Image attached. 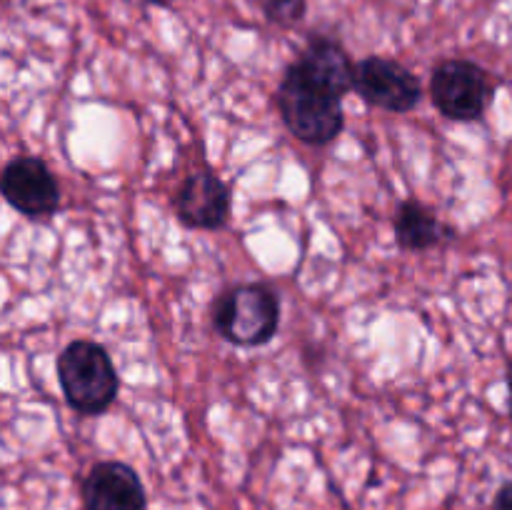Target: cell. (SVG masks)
<instances>
[{
	"label": "cell",
	"mask_w": 512,
	"mask_h": 510,
	"mask_svg": "<svg viewBox=\"0 0 512 510\" xmlns=\"http://www.w3.org/2000/svg\"><path fill=\"white\" fill-rule=\"evenodd\" d=\"M278 105L290 133L305 143H330L345 125L343 98L310 78L298 63L290 65L280 83Z\"/></svg>",
	"instance_id": "1"
},
{
	"label": "cell",
	"mask_w": 512,
	"mask_h": 510,
	"mask_svg": "<svg viewBox=\"0 0 512 510\" xmlns=\"http://www.w3.org/2000/svg\"><path fill=\"white\" fill-rule=\"evenodd\" d=\"M58 380L65 400L85 415L108 410L120 388L113 360L93 340H73L58 355Z\"/></svg>",
	"instance_id": "2"
},
{
	"label": "cell",
	"mask_w": 512,
	"mask_h": 510,
	"mask_svg": "<svg viewBox=\"0 0 512 510\" xmlns=\"http://www.w3.org/2000/svg\"><path fill=\"white\" fill-rule=\"evenodd\" d=\"M215 328L235 345H263L278 330L280 305L265 285H238L215 305Z\"/></svg>",
	"instance_id": "3"
},
{
	"label": "cell",
	"mask_w": 512,
	"mask_h": 510,
	"mask_svg": "<svg viewBox=\"0 0 512 510\" xmlns=\"http://www.w3.org/2000/svg\"><path fill=\"white\" fill-rule=\"evenodd\" d=\"M433 103L450 120H478L493 98V83L480 65L470 60H445L435 68Z\"/></svg>",
	"instance_id": "4"
},
{
	"label": "cell",
	"mask_w": 512,
	"mask_h": 510,
	"mask_svg": "<svg viewBox=\"0 0 512 510\" xmlns=\"http://www.w3.org/2000/svg\"><path fill=\"white\" fill-rule=\"evenodd\" d=\"M0 195L25 218H48L58 210L60 190L48 165L38 158L10 160L0 173Z\"/></svg>",
	"instance_id": "5"
},
{
	"label": "cell",
	"mask_w": 512,
	"mask_h": 510,
	"mask_svg": "<svg viewBox=\"0 0 512 510\" xmlns=\"http://www.w3.org/2000/svg\"><path fill=\"white\" fill-rule=\"evenodd\" d=\"M353 88L365 103L390 113H408L420 100V83L405 65L388 58H365L355 65Z\"/></svg>",
	"instance_id": "6"
},
{
	"label": "cell",
	"mask_w": 512,
	"mask_h": 510,
	"mask_svg": "<svg viewBox=\"0 0 512 510\" xmlns=\"http://www.w3.org/2000/svg\"><path fill=\"white\" fill-rule=\"evenodd\" d=\"M88 510H145V490L130 465L98 463L83 483Z\"/></svg>",
	"instance_id": "7"
},
{
	"label": "cell",
	"mask_w": 512,
	"mask_h": 510,
	"mask_svg": "<svg viewBox=\"0 0 512 510\" xmlns=\"http://www.w3.org/2000/svg\"><path fill=\"white\" fill-rule=\"evenodd\" d=\"M178 218L190 228L215 230L228 220L230 190L218 175L195 173L178 190L175 198Z\"/></svg>",
	"instance_id": "8"
},
{
	"label": "cell",
	"mask_w": 512,
	"mask_h": 510,
	"mask_svg": "<svg viewBox=\"0 0 512 510\" xmlns=\"http://www.w3.org/2000/svg\"><path fill=\"white\" fill-rule=\"evenodd\" d=\"M295 63H298L310 78L323 83L325 88H330L335 95H340V98H343L348 90H353L355 65L350 63L345 50L340 48L335 40L313 38L305 45V50L298 55Z\"/></svg>",
	"instance_id": "9"
},
{
	"label": "cell",
	"mask_w": 512,
	"mask_h": 510,
	"mask_svg": "<svg viewBox=\"0 0 512 510\" xmlns=\"http://www.w3.org/2000/svg\"><path fill=\"white\" fill-rule=\"evenodd\" d=\"M395 238L405 250H428L453 238V230L445 228L423 203L405 200L395 213Z\"/></svg>",
	"instance_id": "10"
},
{
	"label": "cell",
	"mask_w": 512,
	"mask_h": 510,
	"mask_svg": "<svg viewBox=\"0 0 512 510\" xmlns=\"http://www.w3.org/2000/svg\"><path fill=\"white\" fill-rule=\"evenodd\" d=\"M268 20L278 25H293L305 15V0H260Z\"/></svg>",
	"instance_id": "11"
},
{
	"label": "cell",
	"mask_w": 512,
	"mask_h": 510,
	"mask_svg": "<svg viewBox=\"0 0 512 510\" xmlns=\"http://www.w3.org/2000/svg\"><path fill=\"white\" fill-rule=\"evenodd\" d=\"M490 510H512V480H510V483H505L503 488L495 493L493 508H490Z\"/></svg>",
	"instance_id": "12"
},
{
	"label": "cell",
	"mask_w": 512,
	"mask_h": 510,
	"mask_svg": "<svg viewBox=\"0 0 512 510\" xmlns=\"http://www.w3.org/2000/svg\"><path fill=\"white\" fill-rule=\"evenodd\" d=\"M508 390H510V415H512V363L508 368Z\"/></svg>",
	"instance_id": "13"
},
{
	"label": "cell",
	"mask_w": 512,
	"mask_h": 510,
	"mask_svg": "<svg viewBox=\"0 0 512 510\" xmlns=\"http://www.w3.org/2000/svg\"><path fill=\"white\" fill-rule=\"evenodd\" d=\"M148 3H153V5H168L170 0H148Z\"/></svg>",
	"instance_id": "14"
}]
</instances>
